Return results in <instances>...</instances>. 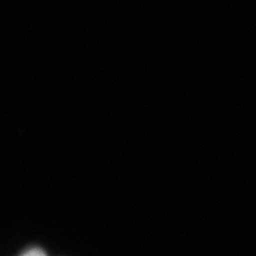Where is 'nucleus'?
<instances>
[{
    "instance_id": "f257e3e1",
    "label": "nucleus",
    "mask_w": 256,
    "mask_h": 256,
    "mask_svg": "<svg viewBox=\"0 0 256 256\" xmlns=\"http://www.w3.org/2000/svg\"><path fill=\"white\" fill-rule=\"evenodd\" d=\"M21 256H46V254L42 250L34 248L28 250Z\"/></svg>"
}]
</instances>
